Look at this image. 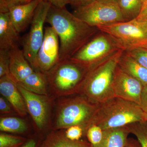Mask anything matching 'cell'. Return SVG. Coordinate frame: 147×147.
I'll list each match as a JSON object with an SVG mask.
<instances>
[{
  "label": "cell",
  "mask_w": 147,
  "mask_h": 147,
  "mask_svg": "<svg viewBox=\"0 0 147 147\" xmlns=\"http://www.w3.org/2000/svg\"><path fill=\"white\" fill-rule=\"evenodd\" d=\"M125 147H141V146L138 141H136L134 139H128Z\"/></svg>",
  "instance_id": "35"
},
{
  "label": "cell",
  "mask_w": 147,
  "mask_h": 147,
  "mask_svg": "<svg viewBox=\"0 0 147 147\" xmlns=\"http://www.w3.org/2000/svg\"><path fill=\"white\" fill-rule=\"evenodd\" d=\"M36 143L33 139H31L27 142L22 147H36Z\"/></svg>",
  "instance_id": "36"
},
{
  "label": "cell",
  "mask_w": 147,
  "mask_h": 147,
  "mask_svg": "<svg viewBox=\"0 0 147 147\" xmlns=\"http://www.w3.org/2000/svg\"><path fill=\"white\" fill-rule=\"evenodd\" d=\"M125 51L138 63L147 69V48L141 47Z\"/></svg>",
  "instance_id": "26"
},
{
  "label": "cell",
  "mask_w": 147,
  "mask_h": 147,
  "mask_svg": "<svg viewBox=\"0 0 147 147\" xmlns=\"http://www.w3.org/2000/svg\"><path fill=\"white\" fill-rule=\"evenodd\" d=\"M73 14L91 26L96 28L125 21L115 1L95 0L76 8Z\"/></svg>",
  "instance_id": "8"
},
{
  "label": "cell",
  "mask_w": 147,
  "mask_h": 147,
  "mask_svg": "<svg viewBox=\"0 0 147 147\" xmlns=\"http://www.w3.org/2000/svg\"><path fill=\"white\" fill-rule=\"evenodd\" d=\"M144 113L137 103L114 97L98 105L90 126L96 125L103 130L126 126L144 120Z\"/></svg>",
  "instance_id": "3"
},
{
  "label": "cell",
  "mask_w": 147,
  "mask_h": 147,
  "mask_svg": "<svg viewBox=\"0 0 147 147\" xmlns=\"http://www.w3.org/2000/svg\"><path fill=\"white\" fill-rule=\"evenodd\" d=\"M0 92L17 114L22 117L26 115L28 111L24 98L18 89L17 83L10 75L0 78Z\"/></svg>",
  "instance_id": "13"
},
{
  "label": "cell",
  "mask_w": 147,
  "mask_h": 147,
  "mask_svg": "<svg viewBox=\"0 0 147 147\" xmlns=\"http://www.w3.org/2000/svg\"><path fill=\"white\" fill-rule=\"evenodd\" d=\"M0 111L2 114H10L13 112L10 105L2 97H0Z\"/></svg>",
  "instance_id": "31"
},
{
  "label": "cell",
  "mask_w": 147,
  "mask_h": 147,
  "mask_svg": "<svg viewBox=\"0 0 147 147\" xmlns=\"http://www.w3.org/2000/svg\"><path fill=\"white\" fill-rule=\"evenodd\" d=\"M89 142L79 140L74 141L66 137L65 133L60 131L48 135L41 147H91Z\"/></svg>",
  "instance_id": "20"
},
{
  "label": "cell",
  "mask_w": 147,
  "mask_h": 147,
  "mask_svg": "<svg viewBox=\"0 0 147 147\" xmlns=\"http://www.w3.org/2000/svg\"><path fill=\"white\" fill-rule=\"evenodd\" d=\"M51 5L50 3L40 0L35 11L30 30L21 41L25 57L34 69L37 55L44 38V24Z\"/></svg>",
  "instance_id": "9"
},
{
  "label": "cell",
  "mask_w": 147,
  "mask_h": 147,
  "mask_svg": "<svg viewBox=\"0 0 147 147\" xmlns=\"http://www.w3.org/2000/svg\"><path fill=\"white\" fill-rule=\"evenodd\" d=\"M9 72L11 78L16 83H19L34 71L25 57L23 50L19 47L9 51Z\"/></svg>",
  "instance_id": "15"
},
{
  "label": "cell",
  "mask_w": 147,
  "mask_h": 147,
  "mask_svg": "<svg viewBox=\"0 0 147 147\" xmlns=\"http://www.w3.org/2000/svg\"><path fill=\"white\" fill-rule=\"evenodd\" d=\"M95 0H69V4L76 8L82 7L90 3Z\"/></svg>",
  "instance_id": "32"
},
{
  "label": "cell",
  "mask_w": 147,
  "mask_h": 147,
  "mask_svg": "<svg viewBox=\"0 0 147 147\" xmlns=\"http://www.w3.org/2000/svg\"><path fill=\"white\" fill-rule=\"evenodd\" d=\"M99 31L112 38L124 51L147 48V22L137 18L130 21L99 26Z\"/></svg>",
  "instance_id": "6"
},
{
  "label": "cell",
  "mask_w": 147,
  "mask_h": 147,
  "mask_svg": "<svg viewBox=\"0 0 147 147\" xmlns=\"http://www.w3.org/2000/svg\"><path fill=\"white\" fill-rule=\"evenodd\" d=\"M40 1L33 0L27 3L14 6L9 9L11 21L19 33L24 31L30 25Z\"/></svg>",
  "instance_id": "14"
},
{
  "label": "cell",
  "mask_w": 147,
  "mask_h": 147,
  "mask_svg": "<svg viewBox=\"0 0 147 147\" xmlns=\"http://www.w3.org/2000/svg\"><path fill=\"white\" fill-rule=\"evenodd\" d=\"M115 97L141 105L144 85L140 81L124 71L117 65L113 78Z\"/></svg>",
  "instance_id": "11"
},
{
  "label": "cell",
  "mask_w": 147,
  "mask_h": 147,
  "mask_svg": "<svg viewBox=\"0 0 147 147\" xmlns=\"http://www.w3.org/2000/svg\"><path fill=\"white\" fill-rule=\"evenodd\" d=\"M124 51L119 50L88 69L79 92L90 102L99 105L115 97L113 78L119 59Z\"/></svg>",
  "instance_id": "2"
},
{
  "label": "cell",
  "mask_w": 147,
  "mask_h": 147,
  "mask_svg": "<svg viewBox=\"0 0 147 147\" xmlns=\"http://www.w3.org/2000/svg\"><path fill=\"white\" fill-rule=\"evenodd\" d=\"M26 123L24 120L15 117H5L0 120L1 131L11 133H22L26 131Z\"/></svg>",
  "instance_id": "22"
},
{
  "label": "cell",
  "mask_w": 147,
  "mask_h": 147,
  "mask_svg": "<svg viewBox=\"0 0 147 147\" xmlns=\"http://www.w3.org/2000/svg\"><path fill=\"white\" fill-rule=\"evenodd\" d=\"M129 134L127 126L103 130V139L100 144L91 147H125Z\"/></svg>",
  "instance_id": "18"
},
{
  "label": "cell",
  "mask_w": 147,
  "mask_h": 147,
  "mask_svg": "<svg viewBox=\"0 0 147 147\" xmlns=\"http://www.w3.org/2000/svg\"><path fill=\"white\" fill-rule=\"evenodd\" d=\"M17 85L24 98L27 111L37 127L42 129L47 123L49 113V102L47 96L29 91L18 83Z\"/></svg>",
  "instance_id": "12"
},
{
  "label": "cell",
  "mask_w": 147,
  "mask_h": 147,
  "mask_svg": "<svg viewBox=\"0 0 147 147\" xmlns=\"http://www.w3.org/2000/svg\"><path fill=\"white\" fill-rule=\"evenodd\" d=\"M60 61L59 36L53 27H45L43 41L37 55L34 70L47 73Z\"/></svg>",
  "instance_id": "10"
},
{
  "label": "cell",
  "mask_w": 147,
  "mask_h": 147,
  "mask_svg": "<svg viewBox=\"0 0 147 147\" xmlns=\"http://www.w3.org/2000/svg\"><path fill=\"white\" fill-rule=\"evenodd\" d=\"M100 32L69 59L88 69L121 50L111 37Z\"/></svg>",
  "instance_id": "7"
},
{
  "label": "cell",
  "mask_w": 147,
  "mask_h": 147,
  "mask_svg": "<svg viewBox=\"0 0 147 147\" xmlns=\"http://www.w3.org/2000/svg\"><path fill=\"white\" fill-rule=\"evenodd\" d=\"M97 108L98 105L90 102L83 96L63 100L58 107L54 128L62 129L80 125L86 134Z\"/></svg>",
  "instance_id": "4"
},
{
  "label": "cell",
  "mask_w": 147,
  "mask_h": 147,
  "mask_svg": "<svg viewBox=\"0 0 147 147\" xmlns=\"http://www.w3.org/2000/svg\"><path fill=\"white\" fill-rule=\"evenodd\" d=\"M88 69L70 59L60 61L45 73L49 86L59 96L79 92Z\"/></svg>",
  "instance_id": "5"
},
{
  "label": "cell",
  "mask_w": 147,
  "mask_h": 147,
  "mask_svg": "<svg viewBox=\"0 0 147 147\" xmlns=\"http://www.w3.org/2000/svg\"><path fill=\"white\" fill-rule=\"evenodd\" d=\"M22 87L29 91L42 95H47L49 86L46 74L34 70L26 79L19 83Z\"/></svg>",
  "instance_id": "19"
},
{
  "label": "cell",
  "mask_w": 147,
  "mask_h": 147,
  "mask_svg": "<svg viewBox=\"0 0 147 147\" xmlns=\"http://www.w3.org/2000/svg\"><path fill=\"white\" fill-rule=\"evenodd\" d=\"M10 75L9 51L0 50V78Z\"/></svg>",
  "instance_id": "27"
},
{
  "label": "cell",
  "mask_w": 147,
  "mask_h": 147,
  "mask_svg": "<svg viewBox=\"0 0 147 147\" xmlns=\"http://www.w3.org/2000/svg\"><path fill=\"white\" fill-rule=\"evenodd\" d=\"M137 19L147 22V0H142V8Z\"/></svg>",
  "instance_id": "30"
},
{
  "label": "cell",
  "mask_w": 147,
  "mask_h": 147,
  "mask_svg": "<svg viewBox=\"0 0 147 147\" xmlns=\"http://www.w3.org/2000/svg\"><path fill=\"white\" fill-rule=\"evenodd\" d=\"M86 135L91 147H95L99 144L103 137V130L95 124H92L86 131Z\"/></svg>",
  "instance_id": "24"
},
{
  "label": "cell",
  "mask_w": 147,
  "mask_h": 147,
  "mask_svg": "<svg viewBox=\"0 0 147 147\" xmlns=\"http://www.w3.org/2000/svg\"><path fill=\"white\" fill-rule=\"evenodd\" d=\"M11 21L8 12H0V50L9 51L19 47L22 39Z\"/></svg>",
  "instance_id": "16"
},
{
  "label": "cell",
  "mask_w": 147,
  "mask_h": 147,
  "mask_svg": "<svg viewBox=\"0 0 147 147\" xmlns=\"http://www.w3.org/2000/svg\"><path fill=\"white\" fill-rule=\"evenodd\" d=\"M130 134L136 137L141 147H147V121L137 122L127 125Z\"/></svg>",
  "instance_id": "23"
},
{
  "label": "cell",
  "mask_w": 147,
  "mask_h": 147,
  "mask_svg": "<svg viewBox=\"0 0 147 147\" xmlns=\"http://www.w3.org/2000/svg\"><path fill=\"white\" fill-rule=\"evenodd\" d=\"M24 139L21 137L8 134L0 135V147H16L22 144Z\"/></svg>",
  "instance_id": "25"
},
{
  "label": "cell",
  "mask_w": 147,
  "mask_h": 147,
  "mask_svg": "<svg viewBox=\"0 0 147 147\" xmlns=\"http://www.w3.org/2000/svg\"><path fill=\"white\" fill-rule=\"evenodd\" d=\"M144 120L147 121V112H144Z\"/></svg>",
  "instance_id": "37"
},
{
  "label": "cell",
  "mask_w": 147,
  "mask_h": 147,
  "mask_svg": "<svg viewBox=\"0 0 147 147\" xmlns=\"http://www.w3.org/2000/svg\"><path fill=\"white\" fill-rule=\"evenodd\" d=\"M140 106L144 112H147V85L143 88Z\"/></svg>",
  "instance_id": "33"
},
{
  "label": "cell",
  "mask_w": 147,
  "mask_h": 147,
  "mask_svg": "<svg viewBox=\"0 0 147 147\" xmlns=\"http://www.w3.org/2000/svg\"><path fill=\"white\" fill-rule=\"evenodd\" d=\"M46 23L53 27L59 36L60 61L71 59L99 32L97 28L86 24L65 7L51 5Z\"/></svg>",
  "instance_id": "1"
},
{
  "label": "cell",
  "mask_w": 147,
  "mask_h": 147,
  "mask_svg": "<svg viewBox=\"0 0 147 147\" xmlns=\"http://www.w3.org/2000/svg\"><path fill=\"white\" fill-rule=\"evenodd\" d=\"M125 21L137 18L142 8V0H116Z\"/></svg>",
  "instance_id": "21"
},
{
  "label": "cell",
  "mask_w": 147,
  "mask_h": 147,
  "mask_svg": "<svg viewBox=\"0 0 147 147\" xmlns=\"http://www.w3.org/2000/svg\"><path fill=\"white\" fill-rule=\"evenodd\" d=\"M118 65L124 71L140 81L144 86L147 85V69L138 63L126 51L123 52Z\"/></svg>",
  "instance_id": "17"
},
{
  "label": "cell",
  "mask_w": 147,
  "mask_h": 147,
  "mask_svg": "<svg viewBox=\"0 0 147 147\" xmlns=\"http://www.w3.org/2000/svg\"><path fill=\"white\" fill-rule=\"evenodd\" d=\"M66 137L71 141L80 140L83 134H85L84 128L80 125H73L67 128L65 132Z\"/></svg>",
  "instance_id": "28"
},
{
  "label": "cell",
  "mask_w": 147,
  "mask_h": 147,
  "mask_svg": "<svg viewBox=\"0 0 147 147\" xmlns=\"http://www.w3.org/2000/svg\"><path fill=\"white\" fill-rule=\"evenodd\" d=\"M33 0H0V12H8L10 7L30 2Z\"/></svg>",
  "instance_id": "29"
},
{
  "label": "cell",
  "mask_w": 147,
  "mask_h": 147,
  "mask_svg": "<svg viewBox=\"0 0 147 147\" xmlns=\"http://www.w3.org/2000/svg\"><path fill=\"white\" fill-rule=\"evenodd\" d=\"M102 1H115L116 0H102Z\"/></svg>",
  "instance_id": "38"
},
{
  "label": "cell",
  "mask_w": 147,
  "mask_h": 147,
  "mask_svg": "<svg viewBox=\"0 0 147 147\" xmlns=\"http://www.w3.org/2000/svg\"><path fill=\"white\" fill-rule=\"evenodd\" d=\"M49 2L52 5L57 7H65L67 5L69 4V0H43Z\"/></svg>",
  "instance_id": "34"
}]
</instances>
